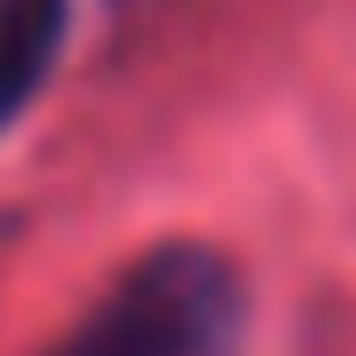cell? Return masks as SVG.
Listing matches in <instances>:
<instances>
[{
	"label": "cell",
	"mask_w": 356,
	"mask_h": 356,
	"mask_svg": "<svg viewBox=\"0 0 356 356\" xmlns=\"http://www.w3.org/2000/svg\"><path fill=\"white\" fill-rule=\"evenodd\" d=\"M248 291L218 248H153L44 356H240Z\"/></svg>",
	"instance_id": "obj_1"
},
{
	"label": "cell",
	"mask_w": 356,
	"mask_h": 356,
	"mask_svg": "<svg viewBox=\"0 0 356 356\" xmlns=\"http://www.w3.org/2000/svg\"><path fill=\"white\" fill-rule=\"evenodd\" d=\"M66 44V0H0V131L37 102Z\"/></svg>",
	"instance_id": "obj_2"
}]
</instances>
